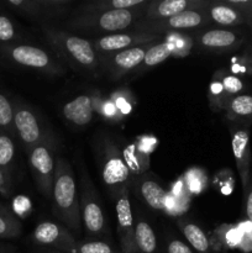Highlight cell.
Listing matches in <instances>:
<instances>
[{
	"label": "cell",
	"mask_w": 252,
	"mask_h": 253,
	"mask_svg": "<svg viewBox=\"0 0 252 253\" xmlns=\"http://www.w3.org/2000/svg\"><path fill=\"white\" fill-rule=\"evenodd\" d=\"M93 151L100 172L101 182L113 199L130 190L133 177L126 161L124 148L109 133H100L93 141Z\"/></svg>",
	"instance_id": "1"
},
{
	"label": "cell",
	"mask_w": 252,
	"mask_h": 253,
	"mask_svg": "<svg viewBox=\"0 0 252 253\" xmlns=\"http://www.w3.org/2000/svg\"><path fill=\"white\" fill-rule=\"evenodd\" d=\"M52 200L54 216L69 231L79 232L82 226V216L76 179L71 165L63 157H58L56 161Z\"/></svg>",
	"instance_id": "2"
},
{
	"label": "cell",
	"mask_w": 252,
	"mask_h": 253,
	"mask_svg": "<svg viewBox=\"0 0 252 253\" xmlns=\"http://www.w3.org/2000/svg\"><path fill=\"white\" fill-rule=\"evenodd\" d=\"M42 31L49 46L72 68L85 74H96L99 57L91 41L53 26H43Z\"/></svg>",
	"instance_id": "3"
},
{
	"label": "cell",
	"mask_w": 252,
	"mask_h": 253,
	"mask_svg": "<svg viewBox=\"0 0 252 253\" xmlns=\"http://www.w3.org/2000/svg\"><path fill=\"white\" fill-rule=\"evenodd\" d=\"M147 5L130 10H113V11L86 12V14L74 12L68 25L72 29L81 30V31L106 35L118 34L132 26L133 22L137 21L142 14H146Z\"/></svg>",
	"instance_id": "4"
},
{
	"label": "cell",
	"mask_w": 252,
	"mask_h": 253,
	"mask_svg": "<svg viewBox=\"0 0 252 253\" xmlns=\"http://www.w3.org/2000/svg\"><path fill=\"white\" fill-rule=\"evenodd\" d=\"M14 128L26 153L37 146L57 147V141L51 128L40 118L37 111L25 104L14 106Z\"/></svg>",
	"instance_id": "5"
},
{
	"label": "cell",
	"mask_w": 252,
	"mask_h": 253,
	"mask_svg": "<svg viewBox=\"0 0 252 253\" xmlns=\"http://www.w3.org/2000/svg\"><path fill=\"white\" fill-rule=\"evenodd\" d=\"M79 177H81L79 179V188H81L79 209H81L82 222L85 229L86 237L89 240H96L105 234V214H104L98 192L84 166L81 167Z\"/></svg>",
	"instance_id": "6"
},
{
	"label": "cell",
	"mask_w": 252,
	"mask_h": 253,
	"mask_svg": "<svg viewBox=\"0 0 252 253\" xmlns=\"http://www.w3.org/2000/svg\"><path fill=\"white\" fill-rule=\"evenodd\" d=\"M209 15L205 10H188L169 19L161 21H142L135 26V31L148 32V34L162 35L170 32H180L185 30H195L205 26L209 22Z\"/></svg>",
	"instance_id": "7"
},
{
	"label": "cell",
	"mask_w": 252,
	"mask_h": 253,
	"mask_svg": "<svg viewBox=\"0 0 252 253\" xmlns=\"http://www.w3.org/2000/svg\"><path fill=\"white\" fill-rule=\"evenodd\" d=\"M54 150L56 148L49 146H37L27 153L35 184L40 193L47 199H52V192H53L54 170H56V161L53 157Z\"/></svg>",
	"instance_id": "8"
},
{
	"label": "cell",
	"mask_w": 252,
	"mask_h": 253,
	"mask_svg": "<svg viewBox=\"0 0 252 253\" xmlns=\"http://www.w3.org/2000/svg\"><path fill=\"white\" fill-rule=\"evenodd\" d=\"M7 54L15 63L22 67L36 69L44 74L59 76L64 72L63 67L48 52L31 44H16L7 48Z\"/></svg>",
	"instance_id": "9"
},
{
	"label": "cell",
	"mask_w": 252,
	"mask_h": 253,
	"mask_svg": "<svg viewBox=\"0 0 252 253\" xmlns=\"http://www.w3.org/2000/svg\"><path fill=\"white\" fill-rule=\"evenodd\" d=\"M161 35L148 34L142 31H131V32H118V34L104 35V36L94 39L91 41L94 49H95L98 57L101 58L111 56L114 53L124 51V49L132 48L136 46L156 42L161 39Z\"/></svg>",
	"instance_id": "10"
},
{
	"label": "cell",
	"mask_w": 252,
	"mask_h": 253,
	"mask_svg": "<svg viewBox=\"0 0 252 253\" xmlns=\"http://www.w3.org/2000/svg\"><path fill=\"white\" fill-rule=\"evenodd\" d=\"M245 83L241 78L234 76L226 69H217L211 77L209 84V105L212 111H221L226 109L227 104L235 96L244 94Z\"/></svg>",
	"instance_id": "11"
},
{
	"label": "cell",
	"mask_w": 252,
	"mask_h": 253,
	"mask_svg": "<svg viewBox=\"0 0 252 253\" xmlns=\"http://www.w3.org/2000/svg\"><path fill=\"white\" fill-rule=\"evenodd\" d=\"M245 35L242 32L225 27L203 31L193 40L194 44L199 49L211 53H224V52L235 51L244 44Z\"/></svg>",
	"instance_id": "12"
},
{
	"label": "cell",
	"mask_w": 252,
	"mask_h": 253,
	"mask_svg": "<svg viewBox=\"0 0 252 253\" xmlns=\"http://www.w3.org/2000/svg\"><path fill=\"white\" fill-rule=\"evenodd\" d=\"M32 240L39 246L57 253H69L77 244L73 232L66 226L51 221H43L37 225L32 234Z\"/></svg>",
	"instance_id": "13"
},
{
	"label": "cell",
	"mask_w": 252,
	"mask_h": 253,
	"mask_svg": "<svg viewBox=\"0 0 252 253\" xmlns=\"http://www.w3.org/2000/svg\"><path fill=\"white\" fill-rule=\"evenodd\" d=\"M229 127L231 135L232 155L241 179L242 189H245L251 178V146L249 126L231 124Z\"/></svg>",
	"instance_id": "14"
},
{
	"label": "cell",
	"mask_w": 252,
	"mask_h": 253,
	"mask_svg": "<svg viewBox=\"0 0 252 253\" xmlns=\"http://www.w3.org/2000/svg\"><path fill=\"white\" fill-rule=\"evenodd\" d=\"M153 43H156V42L124 49V51H120L118 53H114L111 56L103 58L104 66L108 69L109 77L113 81H118V79H121L124 76H126L128 72L138 68L141 63H142L143 58H145L146 52Z\"/></svg>",
	"instance_id": "15"
},
{
	"label": "cell",
	"mask_w": 252,
	"mask_h": 253,
	"mask_svg": "<svg viewBox=\"0 0 252 253\" xmlns=\"http://www.w3.org/2000/svg\"><path fill=\"white\" fill-rule=\"evenodd\" d=\"M9 6L32 20H49L67 11L72 0H9Z\"/></svg>",
	"instance_id": "16"
},
{
	"label": "cell",
	"mask_w": 252,
	"mask_h": 253,
	"mask_svg": "<svg viewBox=\"0 0 252 253\" xmlns=\"http://www.w3.org/2000/svg\"><path fill=\"white\" fill-rule=\"evenodd\" d=\"M209 0H152L146 7V21H161L188 10H205Z\"/></svg>",
	"instance_id": "17"
},
{
	"label": "cell",
	"mask_w": 252,
	"mask_h": 253,
	"mask_svg": "<svg viewBox=\"0 0 252 253\" xmlns=\"http://www.w3.org/2000/svg\"><path fill=\"white\" fill-rule=\"evenodd\" d=\"M115 211L118 217V234L121 253H137L135 247V226L128 190L124 192L116 199Z\"/></svg>",
	"instance_id": "18"
},
{
	"label": "cell",
	"mask_w": 252,
	"mask_h": 253,
	"mask_svg": "<svg viewBox=\"0 0 252 253\" xmlns=\"http://www.w3.org/2000/svg\"><path fill=\"white\" fill-rule=\"evenodd\" d=\"M94 96L95 91L93 93L81 94L64 104L62 108L63 118L76 127H83L90 124L94 115Z\"/></svg>",
	"instance_id": "19"
},
{
	"label": "cell",
	"mask_w": 252,
	"mask_h": 253,
	"mask_svg": "<svg viewBox=\"0 0 252 253\" xmlns=\"http://www.w3.org/2000/svg\"><path fill=\"white\" fill-rule=\"evenodd\" d=\"M135 187L136 195L152 210L162 211L166 207L167 192L162 185L150 174H143L142 177L135 178L132 184Z\"/></svg>",
	"instance_id": "20"
},
{
	"label": "cell",
	"mask_w": 252,
	"mask_h": 253,
	"mask_svg": "<svg viewBox=\"0 0 252 253\" xmlns=\"http://www.w3.org/2000/svg\"><path fill=\"white\" fill-rule=\"evenodd\" d=\"M178 227L185 240L188 241V245L192 247L197 253H216L212 250L211 244L208 239L207 234L203 231L202 227L197 225L195 222L189 221L187 219L178 220Z\"/></svg>",
	"instance_id": "21"
},
{
	"label": "cell",
	"mask_w": 252,
	"mask_h": 253,
	"mask_svg": "<svg viewBox=\"0 0 252 253\" xmlns=\"http://www.w3.org/2000/svg\"><path fill=\"white\" fill-rule=\"evenodd\" d=\"M207 11L209 15V19L212 22L220 25V26H224L225 29L245 24L244 16L234 7L227 5L224 0L210 1Z\"/></svg>",
	"instance_id": "22"
},
{
	"label": "cell",
	"mask_w": 252,
	"mask_h": 253,
	"mask_svg": "<svg viewBox=\"0 0 252 253\" xmlns=\"http://www.w3.org/2000/svg\"><path fill=\"white\" fill-rule=\"evenodd\" d=\"M227 120L237 125L250 126L252 123V95L240 94L235 96L225 109Z\"/></svg>",
	"instance_id": "23"
},
{
	"label": "cell",
	"mask_w": 252,
	"mask_h": 253,
	"mask_svg": "<svg viewBox=\"0 0 252 253\" xmlns=\"http://www.w3.org/2000/svg\"><path fill=\"white\" fill-rule=\"evenodd\" d=\"M148 2H150L148 0H94L82 4L74 12L86 14V12L113 11V10H130L145 6Z\"/></svg>",
	"instance_id": "24"
},
{
	"label": "cell",
	"mask_w": 252,
	"mask_h": 253,
	"mask_svg": "<svg viewBox=\"0 0 252 253\" xmlns=\"http://www.w3.org/2000/svg\"><path fill=\"white\" fill-rule=\"evenodd\" d=\"M135 247L137 253L157 251V237L151 225L145 220H138L135 226Z\"/></svg>",
	"instance_id": "25"
},
{
	"label": "cell",
	"mask_w": 252,
	"mask_h": 253,
	"mask_svg": "<svg viewBox=\"0 0 252 253\" xmlns=\"http://www.w3.org/2000/svg\"><path fill=\"white\" fill-rule=\"evenodd\" d=\"M173 54V48L167 41L165 42H156L153 43L150 48L147 49L145 54V58H143L142 63L138 67L141 72L148 71V69L153 68V67L158 66V64L163 63L165 61H167L169 57H172Z\"/></svg>",
	"instance_id": "26"
},
{
	"label": "cell",
	"mask_w": 252,
	"mask_h": 253,
	"mask_svg": "<svg viewBox=\"0 0 252 253\" xmlns=\"http://www.w3.org/2000/svg\"><path fill=\"white\" fill-rule=\"evenodd\" d=\"M226 71L239 78H252V42L230 59L229 69Z\"/></svg>",
	"instance_id": "27"
},
{
	"label": "cell",
	"mask_w": 252,
	"mask_h": 253,
	"mask_svg": "<svg viewBox=\"0 0 252 253\" xmlns=\"http://www.w3.org/2000/svg\"><path fill=\"white\" fill-rule=\"evenodd\" d=\"M21 234V224L19 220L4 207H0V237L15 239Z\"/></svg>",
	"instance_id": "28"
},
{
	"label": "cell",
	"mask_w": 252,
	"mask_h": 253,
	"mask_svg": "<svg viewBox=\"0 0 252 253\" xmlns=\"http://www.w3.org/2000/svg\"><path fill=\"white\" fill-rule=\"evenodd\" d=\"M15 158V145L12 136L0 130V169L7 172L11 168Z\"/></svg>",
	"instance_id": "29"
},
{
	"label": "cell",
	"mask_w": 252,
	"mask_h": 253,
	"mask_svg": "<svg viewBox=\"0 0 252 253\" xmlns=\"http://www.w3.org/2000/svg\"><path fill=\"white\" fill-rule=\"evenodd\" d=\"M166 41L172 46V57H177V58L187 56L190 52V49H192V47L194 46L193 40L189 36H187V35L180 34V32H170V34H167L166 35Z\"/></svg>",
	"instance_id": "30"
},
{
	"label": "cell",
	"mask_w": 252,
	"mask_h": 253,
	"mask_svg": "<svg viewBox=\"0 0 252 253\" xmlns=\"http://www.w3.org/2000/svg\"><path fill=\"white\" fill-rule=\"evenodd\" d=\"M0 130L15 136L14 105L2 94H0Z\"/></svg>",
	"instance_id": "31"
},
{
	"label": "cell",
	"mask_w": 252,
	"mask_h": 253,
	"mask_svg": "<svg viewBox=\"0 0 252 253\" xmlns=\"http://www.w3.org/2000/svg\"><path fill=\"white\" fill-rule=\"evenodd\" d=\"M69 253H119L108 242L100 240H88V241L77 242L76 246Z\"/></svg>",
	"instance_id": "32"
},
{
	"label": "cell",
	"mask_w": 252,
	"mask_h": 253,
	"mask_svg": "<svg viewBox=\"0 0 252 253\" xmlns=\"http://www.w3.org/2000/svg\"><path fill=\"white\" fill-rule=\"evenodd\" d=\"M219 239L221 240L225 246L234 249L241 241V234H240V230L236 229L235 226L226 225V226H222L219 230Z\"/></svg>",
	"instance_id": "33"
},
{
	"label": "cell",
	"mask_w": 252,
	"mask_h": 253,
	"mask_svg": "<svg viewBox=\"0 0 252 253\" xmlns=\"http://www.w3.org/2000/svg\"><path fill=\"white\" fill-rule=\"evenodd\" d=\"M15 37V27L11 20L6 16H0V41L9 42Z\"/></svg>",
	"instance_id": "34"
},
{
	"label": "cell",
	"mask_w": 252,
	"mask_h": 253,
	"mask_svg": "<svg viewBox=\"0 0 252 253\" xmlns=\"http://www.w3.org/2000/svg\"><path fill=\"white\" fill-rule=\"evenodd\" d=\"M167 253H194V251L185 242L173 239L167 244Z\"/></svg>",
	"instance_id": "35"
},
{
	"label": "cell",
	"mask_w": 252,
	"mask_h": 253,
	"mask_svg": "<svg viewBox=\"0 0 252 253\" xmlns=\"http://www.w3.org/2000/svg\"><path fill=\"white\" fill-rule=\"evenodd\" d=\"M245 197V215L247 220L252 222V178H250V182L247 187L244 189Z\"/></svg>",
	"instance_id": "36"
},
{
	"label": "cell",
	"mask_w": 252,
	"mask_h": 253,
	"mask_svg": "<svg viewBox=\"0 0 252 253\" xmlns=\"http://www.w3.org/2000/svg\"><path fill=\"white\" fill-rule=\"evenodd\" d=\"M0 253H1V252H0Z\"/></svg>",
	"instance_id": "37"
}]
</instances>
